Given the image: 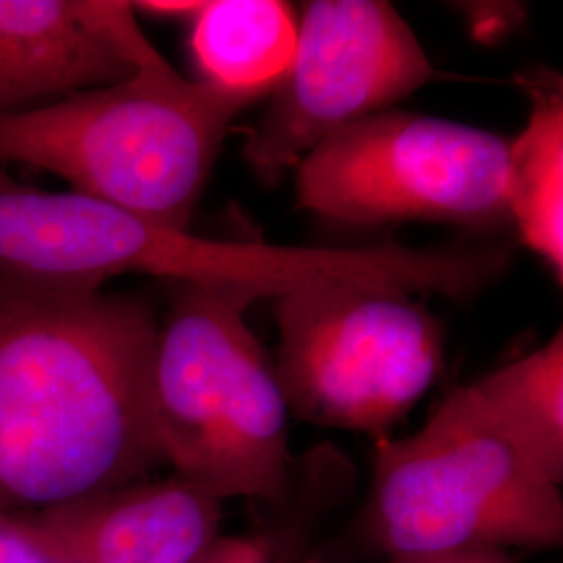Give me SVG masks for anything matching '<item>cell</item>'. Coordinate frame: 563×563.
Returning <instances> with one entry per match:
<instances>
[{"mask_svg": "<svg viewBox=\"0 0 563 563\" xmlns=\"http://www.w3.org/2000/svg\"><path fill=\"white\" fill-rule=\"evenodd\" d=\"M157 330L136 297L0 272V516L76 504L163 463Z\"/></svg>", "mask_w": 563, "mask_h": 563, "instance_id": "1", "label": "cell"}, {"mask_svg": "<svg viewBox=\"0 0 563 563\" xmlns=\"http://www.w3.org/2000/svg\"><path fill=\"white\" fill-rule=\"evenodd\" d=\"M134 65L125 80L0 115V165L38 167L80 195L188 228L225 134L272 88L186 80L142 30Z\"/></svg>", "mask_w": 563, "mask_h": 563, "instance_id": "2", "label": "cell"}, {"mask_svg": "<svg viewBox=\"0 0 563 563\" xmlns=\"http://www.w3.org/2000/svg\"><path fill=\"white\" fill-rule=\"evenodd\" d=\"M260 295L178 284L157 330L151 416L163 463L216 499L280 504L292 455L276 367L246 323Z\"/></svg>", "mask_w": 563, "mask_h": 563, "instance_id": "3", "label": "cell"}, {"mask_svg": "<svg viewBox=\"0 0 563 563\" xmlns=\"http://www.w3.org/2000/svg\"><path fill=\"white\" fill-rule=\"evenodd\" d=\"M367 528L393 558L563 541L560 486L507 439L472 384L407 439L376 449Z\"/></svg>", "mask_w": 563, "mask_h": 563, "instance_id": "4", "label": "cell"}, {"mask_svg": "<svg viewBox=\"0 0 563 563\" xmlns=\"http://www.w3.org/2000/svg\"><path fill=\"white\" fill-rule=\"evenodd\" d=\"M278 325L274 367L290 413L378 443L443 369L441 325L399 288L307 284L282 295Z\"/></svg>", "mask_w": 563, "mask_h": 563, "instance_id": "5", "label": "cell"}, {"mask_svg": "<svg viewBox=\"0 0 563 563\" xmlns=\"http://www.w3.org/2000/svg\"><path fill=\"white\" fill-rule=\"evenodd\" d=\"M507 141L460 121L383 111L318 144L297 165L302 209L349 225L507 223Z\"/></svg>", "mask_w": 563, "mask_h": 563, "instance_id": "6", "label": "cell"}, {"mask_svg": "<svg viewBox=\"0 0 563 563\" xmlns=\"http://www.w3.org/2000/svg\"><path fill=\"white\" fill-rule=\"evenodd\" d=\"M439 78L422 42L390 2H309L292 60L246 134L244 159L272 180L325 139Z\"/></svg>", "mask_w": 563, "mask_h": 563, "instance_id": "7", "label": "cell"}, {"mask_svg": "<svg viewBox=\"0 0 563 563\" xmlns=\"http://www.w3.org/2000/svg\"><path fill=\"white\" fill-rule=\"evenodd\" d=\"M134 13L120 0H0V115L132 76Z\"/></svg>", "mask_w": 563, "mask_h": 563, "instance_id": "8", "label": "cell"}, {"mask_svg": "<svg viewBox=\"0 0 563 563\" xmlns=\"http://www.w3.org/2000/svg\"><path fill=\"white\" fill-rule=\"evenodd\" d=\"M18 518L55 563H195L220 537L222 501L172 476Z\"/></svg>", "mask_w": 563, "mask_h": 563, "instance_id": "9", "label": "cell"}, {"mask_svg": "<svg viewBox=\"0 0 563 563\" xmlns=\"http://www.w3.org/2000/svg\"><path fill=\"white\" fill-rule=\"evenodd\" d=\"M530 115L507 141L505 205L523 244L563 276V97L553 81L528 86Z\"/></svg>", "mask_w": 563, "mask_h": 563, "instance_id": "10", "label": "cell"}, {"mask_svg": "<svg viewBox=\"0 0 563 563\" xmlns=\"http://www.w3.org/2000/svg\"><path fill=\"white\" fill-rule=\"evenodd\" d=\"M295 46L297 23L278 0L205 2L195 18L192 53L201 80L228 88H272Z\"/></svg>", "mask_w": 563, "mask_h": 563, "instance_id": "11", "label": "cell"}, {"mask_svg": "<svg viewBox=\"0 0 563 563\" xmlns=\"http://www.w3.org/2000/svg\"><path fill=\"white\" fill-rule=\"evenodd\" d=\"M507 439L551 483L563 481L562 330L522 360L472 384Z\"/></svg>", "mask_w": 563, "mask_h": 563, "instance_id": "12", "label": "cell"}, {"mask_svg": "<svg viewBox=\"0 0 563 563\" xmlns=\"http://www.w3.org/2000/svg\"><path fill=\"white\" fill-rule=\"evenodd\" d=\"M195 563H276V551L265 537H218Z\"/></svg>", "mask_w": 563, "mask_h": 563, "instance_id": "13", "label": "cell"}, {"mask_svg": "<svg viewBox=\"0 0 563 563\" xmlns=\"http://www.w3.org/2000/svg\"><path fill=\"white\" fill-rule=\"evenodd\" d=\"M0 563H55L18 516H0Z\"/></svg>", "mask_w": 563, "mask_h": 563, "instance_id": "14", "label": "cell"}, {"mask_svg": "<svg viewBox=\"0 0 563 563\" xmlns=\"http://www.w3.org/2000/svg\"><path fill=\"white\" fill-rule=\"evenodd\" d=\"M393 563H514L501 549H478V551H453V553H430V555H402L393 558Z\"/></svg>", "mask_w": 563, "mask_h": 563, "instance_id": "15", "label": "cell"}, {"mask_svg": "<svg viewBox=\"0 0 563 563\" xmlns=\"http://www.w3.org/2000/svg\"><path fill=\"white\" fill-rule=\"evenodd\" d=\"M274 551H276V563H292L295 560L288 555V547H276L274 544Z\"/></svg>", "mask_w": 563, "mask_h": 563, "instance_id": "16", "label": "cell"}]
</instances>
